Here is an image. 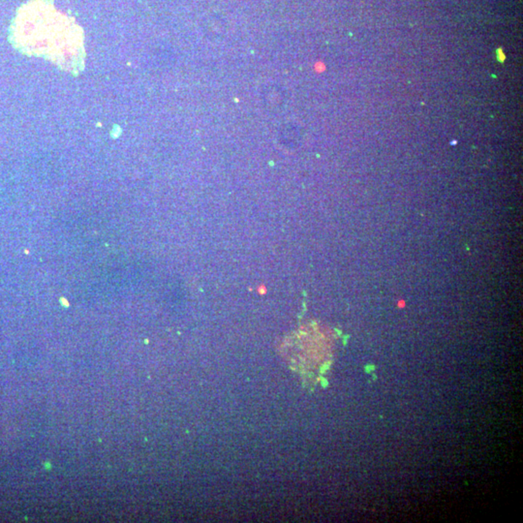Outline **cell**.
I'll return each instance as SVG.
<instances>
[{"label":"cell","instance_id":"obj_1","mask_svg":"<svg viewBox=\"0 0 523 523\" xmlns=\"http://www.w3.org/2000/svg\"><path fill=\"white\" fill-rule=\"evenodd\" d=\"M10 38L27 56L45 58L60 69L79 73L84 65L83 29L48 0H32L17 11Z\"/></svg>","mask_w":523,"mask_h":523}]
</instances>
